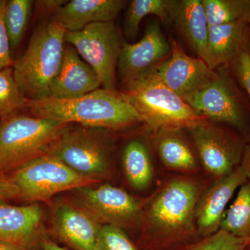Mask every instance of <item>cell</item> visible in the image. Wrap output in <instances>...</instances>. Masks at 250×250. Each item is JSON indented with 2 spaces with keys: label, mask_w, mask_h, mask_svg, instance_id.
Masks as SVG:
<instances>
[{
  "label": "cell",
  "mask_w": 250,
  "mask_h": 250,
  "mask_svg": "<svg viewBox=\"0 0 250 250\" xmlns=\"http://www.w3.org/2000/svg\"><path fill=\"white\" fill-rule=\"evenodd\" d=\"M170 52V43L159 24L152 23L139 42H123L117 67L121 82L125 85L152 71Z\"/></svg>",
  "instance_id": "cell-13"
},
{
  "label": "cell",
  "mask_w": 250,
  "mask_h": 250,
  "mask_svg": "<svg viewBox=\"0 0 250 250\" xmlns=\"http://www.w3.org/2000/svg\"><path fill=\"white\" fill-rule=\"evenodd\" d=\"M248 24H249V26L250 27V17L248 18Z\"/></svg>",
  "instance_id": "cell-36"
},
{
  "label": "cell",
  "mask_w": 250,
  "mask_h": 250,
  "mask_svg": "<svg viewBox=\"0 0 250 250\" xmlns=\"http://www.w3.org/2000/svg\"><path fill=\"white\" fill-rule=\"evenodd\" d=\"M220 229L250 240V181L241 186L232 205L225 210Z\"/></svg>",
  "instance_id": "cell-23"
},
{
  "label": "cell",
  "mask_w": 250,
  "mask_h": 250,
  "mask_svg": "<svg viewBox=\"0 0 250 250\" xmlns=\"http://www.w3.org/2000/svg\"><path fill=\"white\" fill-rule=\"evenodd\" d=\"M248 181L239 166L228 175L216 179L202 192L195 209V225L200 238L210 236L220 229L228 202L236 189Z\"/></svg>",
  "instance_id": "cell-15"
},
{
  "label": "cell",
  "mask_w": 250,
  "mask_h": 250,
  "mask_svg": "<svg viewBox=\"0 0 250 250\" xmlns=\"http://www.w3.org/2000/svg\"><path fill=\"white\" fill-rule=\"evenodd\" d=\"M235 72L250 98V52L245 47L232 62Z\"/></svg>",
  "instance_id": "cell-31"
},
{
  "label": "cell",
  "mask_w": 250,
  "mask_h": 250,
  "mask_svg": "<svg viewBox=\"0 0 250 250\" xmlns=\"http://www.w3.org/2000/svg\"><path fill=\"white\" fill-rule=\"evenodd\" d=\"M123 0H72L54 10L53 18L66 31H79L90 24L107 22L124 9Z\"/></svg>",
  "instance_id": "cell-18"
},
{
  "label": "cell",
  "mask_w": 250,
  "mask_h": 250,
  "mask_svg": "<svg viewBox=\"0 0 250 250\" xmlns=\"http://www.w3.org/2000/svg\"><path fill=\"white\" fill-rule=\"evenodd\" d=\"M170 45V57L152 70L163 83L184 100L207 84L215 70L202 59L188 55L177 41L172 40Z\"/></svg>",
  "instance_id": "cell-12"
},
{
  "label": "cell",
  "mask_w": 250,
  "mask_h": 250,
  "mask_svg": "<svg viewBox=\"0 0 250 250\" xmlns=\"http://www.w3.org/2000/svg\"><path fill=\"white\" fill-rule=\"evenodd\" d=\"M72 125L56 141L49 154L81 175L98 181L104 178L111 170L106 129Z\"/></svg>",
  "instance_id": "cell-7"
},
{
  "label": "cell",
  "mask_w": 250,
  "mask_h": 250,
  "mask_svg": "<svg viewBox=\"0 0 250 250\" xmlns=\"http://www.w3.org/2000/svg\"><path fill=\"white\" fill-rule=\"evenodd\" d=\"M9 178L17 187L18 198L33 203L100 182L77 173L49 153L16 169Z\"/></svg>",
  "instance_id": "cell-6"
},
{
  "label": "cell",
  "mask_w": 250,
  "mask_h": 250,
  "mask_svg": "<svg viewBox=\"0 0 250 250\" xmlns=\"http://www.w3.org/2000/svg\"><path fill=\"white\" fill-rule=\"evenodd\" d=\"M41 250H69L66 248L59 246L57 243L49 238L47 236L43 237L41 243Z\"/></svg>",
  "instance_id": "cell-34"
},
{
  "label": "cell",
  "mask_w": 250,
  "mask_h": 250,
  "mask_svg": "<svg viewBox=\"0 0 250 250\" xmlns=\"http://www.w3.org/2000/svg\"><path fill=\"white\" fill-rule=\"evenodd\" d=\"M99 238L102 250H142L124 229L113 225H102Z\"/></svg>",
  "instance_id": "cell-29"
},
{
  "label": "cell",
  "mask_w": 250,
  "mask_h": 250,
  "mask_svg": "<svg viewBox=\"0 0 250 250\" xmlns=\"http://www.w3.org/2000/svg\"><path fill=\"white\" fill-rule=\"evenodd\" d=\"M250 241L219 229L210 236L188 245L182 250H246Z\"/></svg>",
  "instance_id": "cell-28"
},
{
  "label": "cell",
  "mask_w": 250,
  "mask_h": 250,
  "mask_svg": "<svg viewBox=\"0 0 250 250\" xmlns=\"http://www.w3.org/2000/svg\"><path fill=\"white\" fill-rule=\"evenodd\" d=\"M154 131H177L207 123L183 98L167 88L150 71L124 85L121 92Z\"/></svg>",
  "instance_id": "cell-4"
},
{
  "label": "cell",
  "mask_w": 250,
  "mask_h": 250,
  "mask_svg": "<svg viewBox=\"0 0 250 250\" xmlns=\"http://www.w3.org/2000/svg\"><path fill=\"white\" fill-rule=\"evenodd\" d=\"M164 131L158 143V152L164 166L184 172L196 170V159L187 142L175 131Z\"/></svg>",
  "instance_id": "cell-22"
},
{
  "label": "cell",
  "mask_w": 250,
  "mask_h": 250,
  "mask_svg": "<svg viewBox=\"0 0 250 250\" xmlns=\"http://www.w3.org/2000/svg\"><path fill=\"white\" fill-rule=\"evenodd\" d=\"M170 19L203 60L209 25L202 0L171 1Z\"/></svg>",
  "instance_id": "cell-20"
},
{
  "label": "cell",
  "mask_w": 250,
  "mask_h": 250,
  "mask_svg": "<svg viewBox=\"0 0 250 250\" xmlns=\"http://www.w3.org/2000/svg\"><path fill=\"white\" fill-rule=\"evenodd\" d=\"M244 171L248 181H250V145L247 146L243 152L241 164L240 165Z\"/></svg>",
  "instance_id": "cell-33"
},
{
  "label": "cell",
  "mask_w": 250,
  "mask_h": 250,
  "mask_svg": "<svg viewBox=\"0 0 250 250\" xmlns=\"http://www.w3.org/2000/svg\"><path fill=\"white\" fill-rule=\"evenodd\" d=\"M23 109L37 118L99 129H121L143 123L121 93L103 88L73 99H27Z\"/></svg>",
  "instance_id": "cell-2"
},
{
  "label": "cell",
  "mask_w": 250,
  "mask_h": 250,
  "mask_svg": "<svg viewBox=\"0 0 250 250\" xmlns=\"http://www.w3.org/2000/svg\"><path fill=\"white\" fill-rule=\"evenodd\" d=\"M6 0H0V70L13 67L14 61L11 57L9 36L5 27L4 11Z\"/></svg>",
  "instance_id": "cell-30"
},
{
  "label": "cell",
  "mask_w": 250,
  "mask_h": 250,
  "mask_svg": "<svg viewBox=\"0 0 250 250\" xmlns=\"http://www.w3.org/2000/svg\"><path fill=\"white\" fill-rule=\"evenodd\" d=\"M248 18L209 26L203 61L212 70L232 62L245 47Z\"/></svg>",
  "instance_id": "cell-19"
},
{
  "label": "cell",
  "mask_w": 250,
  "mask_h": 250,
  "mask_svg": "<svg viewBox=\"0 0 250 250\" xmlns=\"http://www.w3.org/2000/svg\"><path fill=\"white\" fill-rule=\"evenodd\" d=\"M205 190L201 182L189 177L166 181L143 208L142 250H182L200 239L195 209Z\"/></svg>",
  "instance_id": "cell-1"
},
{
  "label": "cell",
  "mask_w": 250,
  "mask_h": 250,
  "mask_svg": "<svg viewBox=\"0 0 250 250\" xmlns=\"http://www.w3.org/2000/svg\"><path fill=\"white\" fill-rule=\"evenodd\" d=\"M205 170L218 179L238 167L243 157V144L223 130L208 123L188 129Z\"/></svg>",
  "instance_id": "cell-11"
},
{
  "label": "cell",
  "mask_w": 250,
  "mask_h": 250,
  "mask_svg": "<svg viewBox=\"0 0 250 250\" xmlns=\"http://www.w3.org/2000/svg\"><path fill=\"white\" fill-rule=\"evenodd\" d=\"M65 41L93 67L103 88L116 90V69L123 42L113 21L93 23L79 31H66Z\"/></svg>",
  "instance_id": "cell-8"
},
{
  "label": "cell",
  "mask_w": 250,
  "mask_h": 250,
  "mask_svg": "<svg viewBox=\"0 0 250 250\" xmlns=\"http://www.w3.org/2000/svg\"><path fill=\"white\" fill-rule=\"evenodd\" d=\"M223 67H218L207 84L184 100L206 119L227 123L243 130L245 124L241 104L232 81Z\"/></svg>",
  "instance_id": "cell-10"
},
{
  "label": "cell",
  "mask_w": 250,
  "mask_h": 250,
  "mask_svg": "<svg viewBox=\"0 0 250 250\" xmlns=\"http://www.w3.org/2000/svg\"><path fill=\"white\" fill-rule=\"evenodd\" d=\"M246 250H250V248H247Z\"/></svg>",
  "instance_id": "cell-38"
},
{
  "label": "cell",
  "mask_w": 250,
  "mask_h": 250,
  "mask_svg": "<svg viewBox=\"0 0 250 250\" xmlns=\"http://www.w3.org/2000/svg\"><path fill=\"white\" fill-rule=\"evenodd\" d=\"M52 231L59 241L75 250H102V224L75 202L56 204L52 218Z\"/></svg>",
  "instance_id": "cell-14"
},
{
  "label": "cell",
  "mask_w": 250,
  "mask_h": 250,
  "mask_svg": "<svg viewBox=\"0 0 250 250\" xmlns=\"http://www.w3.org/2000/svg\"><path fill=\"white\" fill-rule=\"evenodd\" d=\"M208 25L234 22L250 16V0H202Z\"/></svg>",
  "instance_id": "cell-25"
},
{
  "label": "cell",
  "mask_w": 250,
  "mask_h": 250,
  "mask_svg": "<svg viewBox=\"0 0 250 250\" xmlns=\"http://www.w3.org/2000/svg\"><path fill=\"white\" fill-rule=\"evenodd\" d=\"M98 74L89 64L81 58L77 49L65 46L62 65L50 85L51 98H80L100 88Z\"/></svg>",
  "instance_id": "cell-17"
},
{
  "label": "cell",
  "mask_w": 250,
  "mask_h": 250,
  "mask_svg": "<svg viewBox=\"0 0 250 250\" xmlns=\"http://www.w3.org/2000/svg\"><path fill=\"white\" fill-rule=\"evenodd\" d=\"M19 192L17 187L9 177L0 172V200L5 201L10 199L18 198Z\"/></svg>",
  "instance_id": "cell-32"
},
{
  "label": "cell",
  "mask_w": 250,
  "mask_h": 250,
  "mask_svg": "<svg viewBox=\"0 0 250 250\" xmlns=\"http://www.w3.org/2000/svg\"><path fill=\"white\" fill-rule=\"evenodd\" d=\"M248 248H250V241L249 242V243H248Z\"/></svg>",
  "instance_id": "cell-37"
},
{
  "label": "cell",
  "mask_w": 250,
  "mask_h": 250,
  "mask_svg": "<svg viewBox=\"0 0 250 250\" xmlns=\"http://www.w3.org/2000/svg\"><path fill=\"white\" fill-rule=\"evenodd\" d=\"M63 29L54 18L34 31L24 53L15 61V79L27 100L50 96V85L62 63L65 50Z\"/></svg>",
  "instance_id": "cell-3"
},
{
  "label": "cell",
  "mask_w": 250,
  "mask_h": 250,
  "mask_svg": "<svg viewBox=\"0 0 250 250\" xmlns=\"http://www.w3.org/2000/svg\"><path fill=\"white\" fill-rule=\"evenodd\" d=\"M72 124L13 114L0 120V172L14 171L48 154L56 141Z\"/></svg>",
  "instance_id": "cell-5"
},
{
  "label": "cell",
  "mask_w": 250,
  "mask_h": 250,
  "mask_svg": "<svg viewBox=\"0 0 250 250\" xmlns=\"http://www.w3.org/2000/svg\"><path fill=\"white\" fill-rule=\"evenodd\" d=\"M25 97L15 79L13 67L0 70V118L23 109Z\"/></svg>",
  "instance_id": "cell-27"
},
{
  "label": "cell",
  "mask_w": 250,
  "mask_h": 250,
  "mask_svg": "<svg viewBox=\"0 0 250 250\" xmlns=\"http://www.w3.org/2000/svg\"><path fill=\"white\" fill-rule=\"evenodd\" d=\"M74 201L102 225H110L123 229L141 225L142 205L127 192L109 184H95L72 190Z\"/></svg>",
  "instance_id": "cell-9"
},
{
  "label": "cell",
  "mask_w": 250,
  "mask_h": 250,
  "mask_svg": "<svg viewBox=\"0 0 250 250\" xmlns=\"http://www.w3.org/2000/svg\"><path fill=\"white\" fill-rule=\"evenodd\" d=\"M33 4L34 1L31 0L6 1L4 23L11 52L18 48L22 40L30 20Z\"/></svg>",
  "instance_id": "cell-26"
},
{
  "label": "cell",
  "mask_w": 250,
  "mask_h": 250,
  "mask_svg": "<svg viewBox=\"0 0 250 250\" xmlns=\"http://www.w3.org/2000/svg\"><path fill=\"white\" fill-rule=\"evenodd\" d=\"M42 208L36 203L13 206L0 200V241L24 250H41L45 236L42 231Z\"/></svg>",
  "instance_id": "cell-16"
},
{
  "label": "cell",
  "mask_w": 250,
  "mask_h": 250,
  "mask_svg": "<svg viewBox=\"0 0 250 250\" xmlns=\"http://www.w3.org/2000/svg\"><path fill=\"white\" fill-rule=\"evenodd\" d=\"M0 250H24L21 247L9 243V242L0 241Z\"/></svg>",
  "instance_id": "cell-35"
},
{
  "label": "cell",
  "mask_w": 250,
  "mask_h": 250,
  "mask_svg": "<svg viewBox=\"0 0 250 250\" xmlns=\"http://www.w3.org/2000/svg\"><path fill=\"white\" fill-rule=\"evenodd\" d=\"M171 1L169 0H134L128 7L125 21V35L134 38L141 21L146 16L154 15L161 21H171Z\"/></svg>",
  "instance_id": "cell-24"
},
{
  "label": "cell",
  "mask_w": 250,
  "mask_h": 250,
  "mask_svg": "<svg viewBox=\"0 0 250 250\" xmlns=\"http://www.w3.org/2000/svg\"><path fill=\"white\" fill-rule=\"evenodd\" d=\"M123 167L128 183L133 188H147L154 178V167L149 151L144 143L132 140L123 152Z\"/></svg>",
  "instance_id": "cell-21"
}]
</instances>
